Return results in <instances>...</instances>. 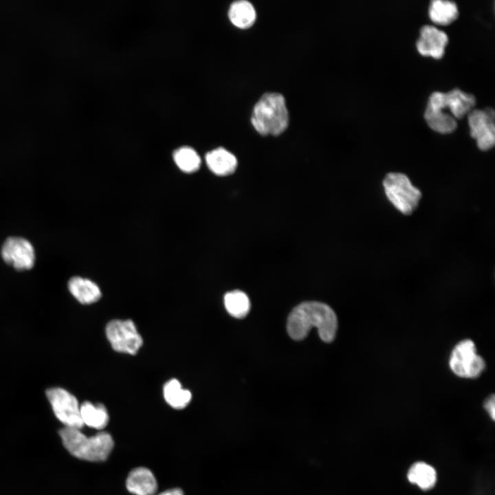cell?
<instances>
[{
	"label": "cell",
	"instance_id": "obj_1",
	"mask_svg": "<svg viewBox=\"0 0 495 495\" xmlns=\"http://www.w3.org/2000/svg\"><path fill=\"white\" fill-rule=\"evenodd\" d=\"M313 327L318 329L322 340L332 342L338 327L333 310L324 303L313 301L302 302L293 309L287 324L288 334L292 339H304Z\"/></svg>",
	"mask_w": 495,
	"mask_h": 495
},
{
	"label": "cell",
	"instance_id": "obj_2",
	"mask_svg": "<svg viewBox=\"0 0 495 495\" xmlns=\"http://www.w3.org/2000/svg\"><path fill=\"white\" fill-rule=\"evenodd\" d=\"M58 434L66 450L82 460L104 461L113 447V439L106 432L87 437L80 429L63 427L59 430Z\"/></svg>",
	"mask_w": 495,
	"mask_h": 495
},
{
	"label": "cell",
	"instance_id": "obj_3",
	"mask_svg": "<svg viewBox=\"0 0 495 495\" xmlns=\"http://www.w3.org/2000/svg\"><path fill=\"white\" fill-rule=\"evenodd\" d=\"M250 120L254 129L262 135L281 134L289 124L284 96L275 92L264 94L255 104Z\"/></svg>",
	"mask_w": 495,
	"mask_h": 495
},
{
	"label": "cell",
	"instance_id": "obj_4",
	"mask_svg": "<svg viewBox=\"0 0 495 495\" xmlns=\"http://www.w3.org/2000/svg\"><path fill=\"white\" fill-rule=\"evenodd\" d=\"M383 186L388 200L402 213L408 215L417 208L421 191L405 174L389 173L383 180Z\"/></svg>",
	"mask_w": 495,
	"mask_h": 495
},
{
	"label": "cell",
	"instance_id": "obj_5",
	"mask_svg": "<svg viewBox=\"0 0 495 495\" xmlns=\"http://www.w3.org/2000/svg\"><path fill=\"white\" fill-rule=\"evenodd\" d=\"M45 394L55 416L65 427L81 429L84 426L80 405L74 395L60 387L50 388Z\"/></svg>",
	"mask_w": 495,
	"mask_h": 495
},
{
	"label": "cell",
	"instance_id": "obj_6",
	"mask_svg": "<svg viewBox=\"0 0 495 495\" xmlns=\"http://www.w3.org/2000/svg\"><path fill=\"white\" fill-rule=\"evenodd\" d=\"M449 364L455 375L464 378L477 377L485 368V362L476 353L475 344L470 340H462L455 346Z\"/></svg>",
	"mask_w": 495,
	"mask_h": 495
},
{
	"label": "cell",
	"instance_id": "obj_7",
	"mask_svg": "<svg viewBox=\"0 0 495 495\" xmlns=\"http://www.w3.org/2000/svg\"><path fill=\"white\" fill-rule=\"evenodd\" d=\"M106 336L112 348L120 353L135 355L143 340L131 320H113L106 326Z\"/></svg>",
	"mask_w": 495,
	"mask_h": 495
},
{
	"label": "cell",
	"instance_id": "obj_8",
	"mask_svg": "<svg viewBox=\"0 0 495 495\" xmlns=\"http://www.w3.org/2000/svg\"><path fill=\"white\" fill-rule=\"evenodd\" d=\"M475 104L476 98L473 94L455 88L446 93H432L426 107L437 109L448 108L452 116L459 119L472 110Z\"/></svg>",
	"mask_w": 495,
	"mask_h": 495
},
{
	"label": "cell",
	"instance_id": "obj_9",
	"mask_svg": "<svg viewBox=\"0 0 495 495\" xmlns=\"http://www.w3.org/2000/svg\"><path fill=\"white\" fill-rule=\"evenodd\" d=\"M470 135L476 141L478 148L487 151L495 143V113L492 108L472 109L468 113Z\"/></svg>",
	"mask_w": 495,
	"mask_h": 495
},
{
	"label": "cell",
	"instance_id": "obj_10",
	"mask_svg": "<svg viewBox=\"0 0 495 495\" xmlns=\"http://www.w3.org/2000/svg\"><path fill=\"white\" fill-rule=\"evenodd\" d=\"M1 255L7 264L19 271L32 269L35 263L34 246L21 236L7 238L1 246Z\"/></svg>",
	"mask_w": 495,
	"mask_h": 495
},
{
	"label": "cell",
	"instance_id": "obj_11",
	"mask_svg": "<svg viewBox=\"0 0 495 495\" xmlns=\"http://www.w3.org/2000/svg\"><path fill=\"white\" fill-rule=\"evenodd\" d=\"M448 42L447 34L434 26L426 25L420 30L417 41L418 52L423 56L441 58Z\"/></svg>",
	"mask_w": 495,
	"mask_h": 495
},
{
	"label": "cell",
	"instance_id": "obj_12",
	"mask_svg": "<svg viewBox=\"0 0 495 495\" xmlns=\"http://www.w3.org/2000/svg\"><path fill=\"white\" fill-rule=\"evenodd\" d=\"M205 160L210 170L218 176H228L232 174L238 166L236 156L222 147L207 153Z\"/></svg>",
	"mask_w": 495,
	"mask_h": 495
},
{
	"label": "cell",
	"instance_id": "obj_13",
	"mask_svg": "<svg viewBox=\"0 0 495 495\" xmlns=\"http://www.w3.org/2000/svg\"><path fill=\"white\" fill-rule=\"evenodd\" d=\"M126 486L131 493L135 495H153L157 488L153 473L143 467L137 468L129 473Z\"/></svg>",
	"mask_w": 495,
	"mask_h": 495
},
{
	"label": "cell",
	"instance_id": "obj_14",
	"mask_svg": "<svg viewBox=\"0 0 495 495\" xmlns=\"http://www.w3.org/2000/svg\"><path fill=\"white\" fill-rule=\"evenodd\" d=\"M67 287L71 294L82 304H91L101 297V291L94 282L80 276L72 277Z\"/></svg>",
	"mask_w": 495,
	"mask_h": 495
},
{
	"label": "cell",
	"instance_id": "obj_15",
	"mask_svg": "<svg viewBox=\"0 0 495 495\" xmlns=\"http://www.w3.org/2000/svg\"><path fill=\"white\" fill-rule=\"evenodd\" d=\"M228 18L236 28L246 29L251 27L256 18L253 5L246 0L233 2L228 10Z\"/></svg>",
	"mask_w": 495,
	"mask_h": 495
},
{
	"label": "cell",
	"instance_id": "obj_16",
	"mask_svg": "<svg viewBox=\"0 0 495 495\" xmlns=\"http://www.w3.org/2000/svg\"><path fill=\"white\" fill-rule=\"evenodd\" d=\"M80 408L84 426L101 430L107 425L109 415L106 408L102 404H94L90 402H85L80 406Z\"/></svg>",
	"mask_w": 495,
	"mask_h": 495
},
{
	"label": "cell",
	"instance_id": "obj_17",
	"mask_svg": "<svg viewBox=\"0 0 495 495\" xmlns=\"http://www.w3.org/2000/svg\"><path fill=\"white\" fill-rule=\"evenodd\" d=\"M459 10L454 1L433 0L429 6V16L435 23L448 25L458 16Z\"/></svg>",
	"mask_w": 495,
	"mask_h": 495
},
{
	"label": "cell",
	"instance_id": "obj_18",
	"mask_svg": "<svg viewBox=\"0 0 495 495\" xmlns=\"http://www.w3.org/2000/svg\"><path fill=\"white\" fill-rule=\"evenodd\" d=\"M163 395L168 404L176 409L185 408L192 398L191 393L184 388L176 379L170 380L164 384Z\"/></svg>",
	"mask_w": 495,
	"mask_h": 495
},
{
	"label": "cell",
	"instance_id": "obj_19",
	"mask_svg": "<svg viewBox=\"0 0 495 495\" xmlns=\"http://www.w3.org/2000/svg\"><path fill=\"white\" fill-rule=\"evenodd\" d=\"M424 118L432 130L440 133H452L457 126L456 119L452 115L440 110L426 107Z\"/></svg>",
	"mask_w": 495,
	"mask_h": 495
},
{
	"label": "cell",
	"instance_id": "obj_20",
	"mask_svg": "<svg viewBox=\"0 0 495 495\" xmlns=\"http://www.w3.org/2000/svg\"><path fill=\"white\" fill-rule=\"evenodd\" d=\"M227 311L233 317L243 318L250 309V301L245 293L234 290L226 293L223 298Z\"/></svg>",
	"mask_w": 495,
	"mask_h": 495
},
{
	"label": "cell",
	"instance_id": "obj_21",
	"mask_svg": "<svg viewBox=\"0 0 495 495\" xmlns=\"http://www.w3.org/2000/svg\"><path fill=\"white\" fill-rule=\"evenodd\" d=\"M408 478L420 488L428 490L434 485L437 475L432 466L424 462H417L409 469Z\"/></svg>",
	"mask_w": 495,
	"mask_h": 495
},
{
	"label": "cell",
	"instance_id": "obj_22",
	"mask_svg": "<svg viewBox=\"0 0 495 495\" xmlns=\"http://www.w3.org/2000/svg\"><path fill=\"white\" fill-rule=\"evenodd\" d=\"M173 160L177 167L183 172L192 173L197 171L201 166V158L192 148L183 146L173 153Z\"/></svg>",
	"mask_w": 495,
	"mask_h": 495
},
{
	"label": "cell",
	"instance_id": "obj_23",
	"mask_svg": "<svg viewBox=\"0 0 495 495\" xmlns=\"http://www.w3.org/2000/svg\"><path fill=\"white\" fill-rule=\"evenodd\" d=\"M485 408L487 412L491 416L492 419H494V396L492 395L490 397H489L485 403Z\"/></svg>",
	"mask_w": 495,
	"mask_h": 495
},
{
	"label": "cell",
	"instance_id": "obj_24",
	"mask_svg": "<svg viewBox=\"0 0 495 495\" xmlns=\"http://www.w3.org/2000/svg\"><path fill=\"white\" fill-rule=\"evenodd\" d=\"M158 495H184L183 492L180 489H171L162 492Z\"/></svg>",
	"mask_w": 495,
	"mask_h": 495
}]
</instances>
